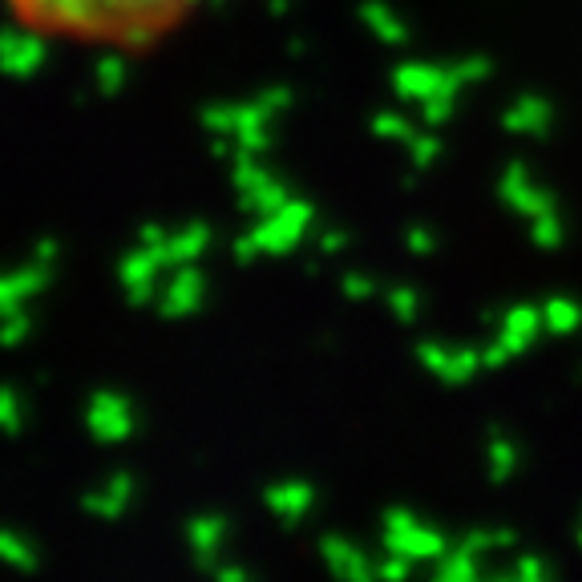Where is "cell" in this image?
<instances>
[{
    "label": "cell",
    "instance_id": "obj_1",
    "mask_svg": "<svg viewBox=\"0 0 582 582\" xmlns=\"http://www.w3.org/2000/svg\"><path fill=\"white\" fill-rule=\"evenodd\" d=\"M312 227V207L300 203V199H287L279 211H271L259 227H251L247 239L235 243V255L243 263L259 259V255H287L291 247H296Z\"/></svg>",
    "mask_w": 582,
    "mask_h": 582
},
{
    "label": "cell",
    "instance_id": "obj_2",
    "mask_svg": "<svg viewBox=\"0 0 582 582\" xmlns=\"http://www.w3.org/2000/svg\"><path fill=\"white\" fill-rule=\"evenodd\" d=\"M194 0H118L122 21V45H142L158 37L166 25H174Z\"/></svg>",
    "mask_w": 582,
    "mask_h": 582
},
{
    "label": "cell",
    "instance_id": "obj_3",
    "mask_svg": "<svg viewBox=\"0 0 582 582\" xmlns=\"http://www.w3.org/2000/svg\"><path fill=\"white\" fill-rule=\"evenodd\" d=\"M384 542H388V550L401 554V558H409V562H437V558L449 550L445 538H441L433 526L417 522V518L405 514V510L384 514Z\"/></svg>",
    "mask_w": 582,
    "mask_h": 582
},
{
    "label": "cell",
    "instance_id": "obj_4",
    "mask_svg": "<svg viewBox=\"0 0 582 582\" xmlns=\"http://www.w3.org/2000/svg\"><path fill=\"white\" fill-rule=\"evenodd\" d=\"M546 332V320H542V308H510L506 312V324L498 332V344L494 348H485V368H494V364H506L510 356L526 352L534 344V336Z\"/></svg>",
    "mask_w": 582,
    "mask_h": 582
},
{
    "label": "cell",
    "instance_id": "obj_5",
    "mask_svg": "<svg viewBox=\"0 0 582 582\" xmlns=\"http://www.w3.org/2000/svg\"><path fill=\"white\" fill-rule=\"evenodd\" d=\"M85 425H89L93 437H102V441H122L134 429V409L118 393H93L89 409H85Z\"/></svg>",
    "mask_w": 582,
    "mask_h": 582
},
{
    "label": "cell",
    "instance_id": "obj_6",
    "mask_svg": "<svg viewBox=\"0 0 582 582\" xmlns=\"http://www.w3.org/2000/svg\"><path fill=\"white\" fill-rule=\"evenodd\" d=\"M397 93L409 97V102H429V97H441V93H457L461 81L453 69H441V65H401L397 77H393Z\"/></svg>",
    "mask_w": 582,
    "mask_h": 582
},
{
    "label": "cell",
    "instance_id": "obj_7",
    "mask_svg": "<svg viewBox=\"0 0 582 582\" xmlns=\"http://www.w3.org/2000/svg\"><path fill=\"white\" fill-rule=\"evenodd\" d=\"M417 356H421V364H425L437 380H445V384H465V380L485 364L481 352H469V348H445V344H425Z\"/></svg>",
    "mask_w": 582,
    "mask_h": 582
},
{
    "label": "cell",
    "instance_id": "obj_8",
    "mask_svg": "<svg viewBox=\"0 0 582 582\" xmlns=\"http://www.w3.org/2000/svg\"><path fill=\"white\" fill-rule=\"evenodd\" d=\"M502 194H506V203L518 207L526 219H538V215L554 211V199H550V194L530 178L526 166H510V170L502 174Z\"/></svg>",
    "mask_w": 582,
    "mask_h": 582
},
{
    "label": "cell",
    "instance_id": "obj_9",
    "mask_svg": "<svg viewBox=\"0 0 582 582\" xmlns=\"http://www.w3.org/2000/svg\"><path fill=\"white\" fill-rule=\"evenodd\" d=\"M199 304H203V275L194 271L190 263H182V271L166 283V291L158 296V308H162L166 320H182V316H190Z\"/></svg>",
    "mask_w": 582,
    "mask_h": 582
},
{
    "label": "cell",
    "instance_id": "obj_10",
    "mask_svg": "<svg viewBox=\"0 0 582 582\" xmlns=\"http://www.w3.org/2000/svg\"><path fill=\"white\" fill-rule=\"evenodd\" d=\"M41 37H45V33H37V29H29V25L17 29V33H5V69L17 73V77L41 69V57H45Z\"/></svg>",
    "mask_w": 582,
    "mask_h": 582
},
{
    "label": "cell",
    "instance_id": "obj_11",
    "mask_svg": "<svg viewBox=\"0 0 582 582\" xmlns=\"http://www.w3.org/2000/svg\"><path fill=\"white\" fill-rule=\"evenodd\" d=\"M267 506L283 522H300L308 514V506H312V485H304V481H279V485H271V490H267Z\"/></svg>",
    "mask_w": 582,
    "mask_h": 582
},
{
    "label": "cell",
    "instance_id": "obj_12",
    "mask_svg": "<svg viewBox=\"0 0 582 582\" xmlns=\"http://www.w3.org/2000/svg\"><path fill=\"white\" fill-rule=\"evenodd\" d=\"M186 542H190V554L194 558H215L219 550H223V542H227V522L223 518H215V514H207V518H194L190 526H186Z\"/></svg>",
    "mask_w": 582,
    "mask_h": 582
},
{
    "label": "cell",
    "instance_id": "obj_13",
    "mask_svg": "<svg viewBox=\"0 0 582 582\" xmlns=\"http://www.w3.org/2000/svg\"><path fill=\"white\" fill-rule=\"evenodd\" d=\"M320 550H324V562L332 566V574H340V578H372L376 574V566H368L360 558V550L348 546L344 538H328Z\"/></svg>",
    "mask_w": 582,
    "mask_h": 582
},
{
    "label": "cell",
    "instance_id": "obj_14",
    "mask_svg": "<svg viewBox=\"0 0 582 582\" xmlns=\"http://www.w3.org/2000/svg\"><path fill=\"white\" fill-rule=\"evenodd\" d=\"M550 122V106L542 97H518V106L506 110V130L510 134H542Z\"/></svg>",
    "mask_w": 582,
    "mask_h": 582
},
{
    "label": "cell",
    "instance_id": "obj_15",
    "mask_svg": "<svg viewBox=\"0 0 582 582\" xmlns=\"http://www.w3.org/2000/svg\"><path fill=\"white\" fill-rule=\"evenodd\" d=\"M207 243H211V231L203 223H194V227H186V231L166 239V263H194L207 251Z\"/></svg>",
    "mask_w": 582,
    "mask_h": 582
},
{
    "label": "cell",
    "instance_id": "obj_16",
    "mask_svg": "<svg viewBox=\"0 0 582 582\" xmlns=\"http://www.w3.org/2000/svg\"><path fill=\"white\" fill-rule=\"evenodd\" d=\"M126 502H130V477H114L102 494H93L85 506H89V514H97V518H118L122 510H126Z\"/></svg>",
    "mask_w": 582,
    "mask_h": 582
},
{
    "label": "cell",
    "instance_id": "obj_17",
    "mask_svg": "<svg viewBox=\"0 0 582 582\" xmlns=\"http://www.w3.org/2000/svg\"><path fill=\"white\" fill-rule=\"evenodd\" d=\"M542 320H546V332L566 336V332H574L582 324V308L570 304V300H562V296H554V300L542 304Z\"/></svg>",
    "mask_w": 582,
    "mask_h": 582
},
{
    "label": "cell",
    "instance_id": "obj_18",
    "mask_svg": "<svg viewBox=\"0 0 582 582\" xmlns=\"http://www.w3.org/2000/svg\"><path fill=\"white\" fill-rule=\"evenodd\" d=\"M364 25H368L380 41H393V45L405 41V25L397 21V13H388L384 5H376V0H372V5H364Z\"/></svg>",
    "mask_w": 582,
    "mask_h": 582
},
{
    "label": "cell",
    "instance_id": "obj_19",
    "mask_svg": "<svg viewBox=\"0 0 582 582\" xmlns=\"http://www.w3.org/2000/svg\"><path fill=\"white\" fill-rule=\"evenodd\" d=\"M514 469H518V449H514L510 441L494 437V441H490V477H494V481H506Z\"/></svg>",
    "mask_w": 582,
    "mask_h": 582
},
{
    "label": "cell",
    "instance_id": "obj_20",
    "mask_svg": "<svg viewBox=\"0 0 582 582\" xmlns=\"http://www.w3.org/2000/svg\"><path fill=\"white\" fill-rule=\"evenodd\" d=\"M530 223H534V239L542 247H558L562 243V219H558V211H546V215H538Z\"/></svg>",
    "mask_w": 582,
    "mask_h": 582
},
{
    "label": "cell",
    "instance_id": "obj_21",
    "mask_svg": "<svg viewBox=\"0 0 582 582\" xmlns=\"http://www.w3.org/2000/svg\"><path fill=\"white\" fill-rule=\"evenodd\" d=\"M372 126H376V134H380V138H397V142H409V138L417 134V130H413L405 118H397V114H376V122H372Z\"/></svg>",
    "mask_w": 582,
    "mask_h": 582
},
{
    "label": "cell",
    "instance_id": "obj_22",
    "mask_svg": "<svg viewBox=\"0 0 582 582\" xmlns=\"http://www.w3.org/2000/svg\"><path fill=\"white\" fill-rule=\"evenodd\" d=\"M122 77H126V65H122V61H114V57L97 65V89H102L106 97H114V93H118Z\"/></svg>",
    "mask_w": 582,
    "mask_h": 582
},
{
    "label": "cell",
    "instance_id": "obj_23",
    "mask_svg": "<svg viewBox=\"0 0 582 582\" xmlns=\"http://www.w3.org/2000/svg\"><path fill=\"white\" fill-rule=\"evenodd\" d=\"M388 300H393V312L401 316V324H413V316H417V291L397 287V291H388Z\"/></svg>",
    "mask_w": 582,
    "mask_h": 582
},
{
    "label": "cell",
    "instance_id": "obj_24",
    "mask_svg": "<svg viewBox=\"0 0 582 582\" xmlns=\"http://www.w3.org/2000/svg\"><path fill=\"white\" fill-rule=\"evenodd\" d=\"M0 550H5V558L17 562V566H33V562H37V558L29 554V546H25L17 534H5V538H0Z\"/></svg>",
    "mask_w": 582,
    "mask_h": 582
},
{
    "label": "cell",
    "instance_id": "obj_25",
    "mask_svg": "<svg viewBox=\"0 0 582 582\" xmlns=\"http://www.w3.org/2000/svg\"><path fill=\"white\" fill-rule=\"evenodd\" d=\"M17 417H21L17 413V393H13V388H5V397H0V421H5L9 433H17V425H21Z\"/></svg>",
    "mask_w": 582,
    "mask_h": 582
},
{
    "label": "cell",
    "instance_id": "obj_26",
    "mask_svg": "<svg viewBox=\"0 0 582 582\" xmlns=\"http://www.w3.org/2000/svg\"><path fill=\"white\" fill-rule=\"evenodd\" d=\"M510 574H514V578H546V574H550V566H546V562H538V558H518Z\"/></svg>",
    "mask_w": 582,
    "mask_h": 582
},
{
    "label": "cell",
    "instance_id": "obj_27",
    "mask_svg": "<svg viewBox=\"0 0 582 582\" xmlns=\"http://www.w3.org/2000/svg\"><path fill=\"white\" fill-rule=\"evenodd\" d=\"M344 291H348L352 300H368V296H372V283H368L364 275H348V279H344Z\"/></svg>",
    "mask_w": 582,
    "mask_h": 582
},
{
    "label": "cell",
    "instance_id": "obj_28",
    "mask_svg": "<svg viewBox=\"0 0 582 582\" xmlns=\"http://www.w3.org/2000/svg\"><path fill=\"white\" fill-rule=\"evenodd\" d=\"M409 243H413V251H429V247H433V235H429V231H413Z\"/></svg>",
    "mask_w": 582,
    "mask_h": 582
},
{
    "label": "cell",
    "instance_id": "obj_29",
    "mask_svg": "<svg viewBox=\"0 0 582 582\" xmlns=\"http://www.w3.org/2000/svg\"><path fill=\"white\" fill-rule=\"evenodd\" d=\"M578 538H582V534H578Z\"/></svg>",
    "mask_w": 582,
    "mask_h": 582
}]
</instances>
